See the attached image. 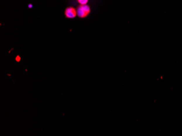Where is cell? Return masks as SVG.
Returning <instances> with one entry per match:
<instances>
[{"label": "cell", "mask_w": 182, "mask_h": 136, "mask_svg": "<svg viewBox=\"0 0 182 136\" xmlns=\"http://www.w3.org/2000/svg\"><path fill=\"white\" fill-rule=\"evenodd\" d=\"M91 12L89 6L88 5H80L77 9V13L78 16L81 18H84L87 16Z\"/></svg>", "instance_id": "6da1fadb"}, {"label": "cell", "mask_w": 182, "mask_h": 136, "mask_svg": "<svg viewBox=\"0 0 182 136\" xmlns=\"http://www.w3.org/2000/svg\"><path fill=\"white\" fill-rule=\"evenodd\" d=\"M65 15L67 18L73 19L77 15V11L73 7H68L65 9Z\"/></svg>", "instance_id": "7a4b0ae2"}, {"label": "cell", "mask_w": 182, "mask_h": 136, "mask_svg": "<svg viewBox=\"0 0 182 136\" xmlns=\"http://www.w3.org/2000/svg\"><path fill=\"white\" fill-rule=\"evenodd\" d=\"M78 2H79V3L80 4L82 5V6H83V5H86L88 1L87 0H79Z\"/></svg>", "instance_id": "3957f363"}, {"label": "cell", "mask_w": 182, "mask_h": 136, "mask_svg": "<svg viewBox=\"0 0 182 136\" xmlns=\"http://www.w3.org/2000/svg\"><path fill=\"white\" fill-rule=\"evenodd\" d=\"M15 60H16V61H17V62H20L21 60L20 57L19 56H16V59H15Z\"/></svg>", "instance_id": "277c9868"}, {"label": "cell", "mask_w": 182, "mask_h": 136, "mask_svg": "<svg viewBox=\"0 0 182 136\" xmlns=\"http://www.w3.org/2000/svg\"><path fill=\"white\" fill-rule=\"evenodd\" d=\"M28 7L29 8H33V5L32 4H28Z\"/></svg>", "instance_id": "5b68a950"}]
</instances>
